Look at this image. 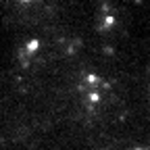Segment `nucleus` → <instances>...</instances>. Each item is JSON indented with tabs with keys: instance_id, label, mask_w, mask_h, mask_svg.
<instances>
[{
	"instance_id": "obj_1",
	"label": "nucleus",
	"mask_w": 150,
	"mask_h": 150,
	"mask_svg": "<svg viewBox=\"0 0 150 150\" xmlns=\"http://www.w3.org/2000/svg\"><path fill=\"white\" fill-rule=\"evenodd\" d=\"M140 150H146V148H140Z\"/></svg>"
}]
</instances>
